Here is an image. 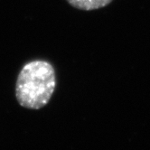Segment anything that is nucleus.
I'll list each match as a JSON object with an SVG mask.
<instances>
[{"mask_svg": "<svg viewBox=\"0 0 150 150\" xmlns=\"http://www.w3.org/2000/svg\"><path fill=\"white\" fill-rule=\"evenodd\" d=\"M55 87V71L52 64L44 61L31 62L18 75L16 97L24 108L40 110L48 104Z\"/></svg>", "mask_w": 150, "mask_h": 150, "instance_id": "f257e3e1", "label": "nucleus"}, {"mask_svg": "<svg viewBox=\"0 0 150 150\" xmlns=\"http://www.w3.org/2000/svg\"><path fill=\"white\" fill-rule=\"evenodd\" d=\"M112 1L113 0H67V2L73 7L85 11L102 8Z\"/></svg>", "mask_w": 150, "mask_h": 150, "instance_id": "f03ea898", "label": "nucleus"}]
</instances>
